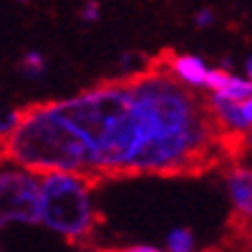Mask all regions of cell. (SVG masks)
Returning <instances> with one entry per match:
<instances>
[{"instance_id":"obj_1","label":"cell","mask_w":252,"mask_h":252,"mask_svg":"<svg viewBox=\"0 0 252 252\" xmlns=\"http://www.w3.org/2000/svg\"><path fill=\"white\" fill-rule=\"evenodd\" d=\"M211 99L160 61L58 102H35L2 127V160L95 185L134 176H201L229 160Z\"/></svg>"},{"instance_id":"obj_2","label":"cell","mask_w":252,"mask_h":252,"mask_svg":"<svg viewBox=\"0 0 252 252\" xmlns=\"http://www.w3.org/2000/svg\"><path fill=\"white\" fill-rule=\"evenodd\" d=\"M93 185L74 174L42 176V222L74 243L86 241L99 215L91 206Z\"/></svg>"},{"instance_id":"obj_3","label":"cell","mask_w":252,"mask_h":252,"mask_svg":"<svg viewBox=\"0 0 252 252\" xmlns=\"http://www.w3.org/2000/svg\"><path fill=\"white\" fill-rule=\"evenodd\" d=\"M2 222H42V176L21 167L2 174Z\"/></svg>"},{"instance_id":"obj_4","label":"cell","mask_w":252,"mask_h":252,"mask_svg":"<svg viewBox=\"0 0 252 252\" xmlns=\"http://www.w3.org/2000/svg\"><path fill=\"white\" fill-rule=\"evenodd\" d=\"M227 181H229V194L236 206L231 213V227L238 229V234H243L245 238H252V169L229 164Z\"/></svg>"},{"instance_id":"obj_5","label":"cell","mask_w":252,"mask_h":252,"mask_svg":"<svg viewBox=\"0 0 252 252\" xmlns=\"http://www.w3.org/2000/svg\"><path fill=\"white\" fill-rule=\"evenodd\" d=\"M155 61H160L162 65H167L174 74L188 81L190 86H201L206 84L208 72L204 67V63L194 58V56H178L174 51H162L160 56H155Z\"/></svg>"},{"instance_id":"obj_6","label":"cell","mask_w":252,"mask_h":252,"mask_svg":"<svg viewBox=\"0 0 252 252\" xmlns=\"http://www.w3.org/2000/svg\"><path fill=\"white\" fill-rule=\"evenodd\" d=\"M218 95H222V97H229V99H236V102H245L248 97H252V84H250V81H241V79L231 77L229 84L224 86Z\"/></svg>"},{"instance_id":"obj_7","label":"cell","mask_w":252,"mask_h":252,"mask_svg":"<svg viewBox=\"0 0 252 252\" xmlns=\"http://www.w3.org/2000/svg\"><path fill=\"white\" fill-rule=\"evenodd\" d=\"M169 250L171 252H192V234L188 229H176L169 234Z\"/></svg>"},{"instance_id":"obj_8","label":"cell","mask_w":252,"mask_h":252,"mask_svg":"<svg viewBox=\"0 0 252 252\" xmlns=\"http://www.w3.org/2000/svg\"><path fill=\"white\" fill-rule=\"evenodd\" d=\"M229 79H231V74H227L224 69H211L208 72V77H206V84L204 86H208L211 91H215V93H220L224 86L229 84Z\"/></svg>"},{"instance_id":"obj_9","label":"cell","mask_w":252,"mask_h":252,"mask_svg":"<svg viewBox=\"0 0 252 252\" xmlns=\"http://www.w3.org/2000/svg\"><path fill=\"white\" fill-rule=\"evenodd\" d=\"M42 58H39L37 54H31V56H26V61H23V67L26 69H32V72H37V69H42Z\"/></svg>"},{"instance_id":"obj_10","label":"cell","mask_w":252,"mask_h":252,"mask_svg":"<svg viewBox=\"0 0 252 252\" xmlns=\"http://www.w3.org/2000/svg\"><path fill=\"white\" fill-rule=\"evenodd\" d=\"M243 114H245V118H248V123H250V127H252V97H248L243 102Z\"/></svg>"},{"instance_id":"obj_11","label":"cell","mask_w":252,"mask_h":252,"mask_svg":"<svg viewBox=\"0 0 252 252\" xmlns=\"http://www.w3.org/2000/svg\"><path fill=\"white\" fill-rule=\"evenodd\" d=\"M211 21H213V14H211L208 9H204V12H199V19H197L199 26H206V23H211Z\"/></svg>"},{"instance_id":"obj_12","label":"cell","mask_w":252,"mask_h":252,"mask_svg":"<svg viewBox=\"0 0 252 252\" xmlns=\"http://www.w3.org/2000/svg\"><path fill=\"white\" fill-rule=\"evenodd\" d=\"M86 19H95V14H97V5H95V2H91V5H88V7H86Z\"/></svg>"},{"instance_id":"obj_13","label":"cell","mask_w":252,"mask_h":252,"mask_svg":"<svg viewBox=\"0 0 252 252\" xmlns=\"http://www.w3.org/2000/svg\"><path fill=\"white\" fill-rule=\"evenodd\" d=\"M245 153H252V130L245 134Z\"/></svg>"},{"instance_id":"obj_14","label":"cell","mask_w":252,"mask_h":252,"mask_svg":"<svg viewBox=\"0 0 252 252\" xmlns=\"http://www.w3.org/2000/svg\"><path fill=\"white\" fill-rule=\"evenodd\" d=\"M127 252H160V250H155V248H130Z\"/></svg>"},{"instance_id":"obj_15","label":"cell","mask_w":252,"mask_h":252,"mask_svg":"<svg viewBox=\"0 0 252 252\" xmlns=\"http://www.w3.org/2000/svg\"><path fill=\"white\" fill-rule=\"evenodd\" d=\"M248 74H250V77H252V58H250V61H248Z\"/></svg>"},{"instance_id":"obj_16","label":"cell","mask_w":252,"mask_h":252,"mask_svg":"<svg viewBox=\"0 0 252 252\" xmlns=\"http://www.w3.org/2000/svg\"><path fill=\"white\" fill-rule=\"evenodd\" d=\"M99 252H118V250H99Z\"/></svg>"},{"instance_id":"obj_17","label":"cell","mask_w":252,"mask_h":252,"mask_svg":"<svg viewBox=\"0 0 252 252\" xmlns=\"http://www.w3.org/2000/svg\"><path fill=\"white\" fill-rule=\"evenodd\" d=\"M248 241H250V252H252V238H248Z\"/></svg>"}]
</instances>
